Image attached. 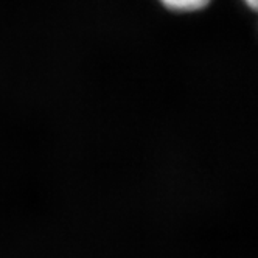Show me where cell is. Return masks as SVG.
<instances>
[{"label":"cell","instance_id":"1","mask_svg":"<svg viewBox=\"0 0 258 258\" xmlns=\"http://www.w3.org/2000/svg\"><path fill=\"white\" fill-rule=\"evenodd\" d=\"M160 2L168 10L179 13H191L206 8L210 4V0H160Z\"/></svg>","mask_w":258,"mask_h":258},{"label":"cell","instance_id":"2","mask_svg":"<svg viewBox=\"0 0 258 258\" xmlns=\"http://www.w3.org/2000/svg\"><path fill=\"white\" fill-rule=\"evenodd\" d=\"M244 2L252 8V10H256V5H258V0H244Z\"/></svg>","mask_w":258,"mask_h":258}]
</instances>
